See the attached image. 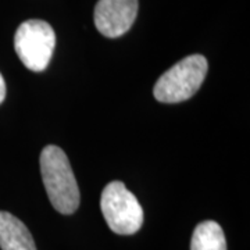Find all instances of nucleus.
<instances>
[{
    "mask_svg": "<svg viewBox=\"0 0 250 250\" xmlns=\"http://www.w3.org/2000/svg\"><path fill=\"white\" fill-rule=\"evenodd\" d=\"M41 172L47 196L62 214H72L80 206V189L67 154L49 145L41 153Z\"/></svg>",
    "mask_w": 250,
    "mask_h": 250,
    "instance_id": "nucleus-1",
    "label": "nucleus"
},
{
    "mask_svg": "<svg viewBox=\"0 0 250 250\" xmlns=\"http://www.w3.org/2000/svg\"><path fill=\"white\" fill-rule=\"evenodd\" d=\"M208 64L205 56L192 54L174 64L161 75L153 95L161 103H179L192 98L203 83Z\"/></svg>",
    "mask_w": 250,
    "mask_h": 250,
    "instance_id": "nucleus-2",
    "label": "nucleus"
},
{
    "mask_svg": "<svg viewBox=\"0 0 250 250\" xmlns=\"http://www.w3.org/2000/svg\"><path fill=\"white\" fill-rule=\"evenodd\" d=\"M100 208L108 228L114 233L132 235L142 227V206L120 181H113L103 189Z\"/></svg>",
    "mask_w": 250,
    "mask_h": 250,
    "instance_id": "nucleus-3",
    "label": "nucleus"
},
{
    "mask_svg": "<svg viewBox=\"0 0 250 250\" xmlns=\"http://www.w3.org/2000/svg\"><path fill=\"white\" fill-rule=\"evenodd\" d=\"M56 47V34L42 20L24 21L16 31L14 49L28 70L41 72L47 68Z\"/></svg>",
    "mask_w": 250,
    "mask_h": 250,
    "instance_id": "nucleus-4",
    "label": "nucleus"
},
{
    "mask_svg": "<svg viewBox=\"0 0 250 250\" xmlns=\"http://www.w3.org/2000/svg\"><path fill=\"white\" fill-rule=\"evenodd\" d=\"M138 0H99L95 7V25L106 38H118L134 25Z\"/></svg>",
    "mask_w": 250,
    "mask_h": 250,
    "instance_id": "nucleus-5",
    "label": "nucleus"
},
{
    "mask_svg": "<svg viewBox=\"0 0 250 250\" xmlns=\"http://www.w3.org/2000/svg\"><path fill=\"white\" fill-rule=\"evenodd\" d=\"M0 249L36 250L34 238L25 224L7 211H0Z\"/></svg>",
    "mask_w": 250,
    "mask_h": 250,
    "instance_id": "nucleus-6",
    "label": "nucleus"
},
{
    "mask_svg": "<svg viewBox=\"0 0 250 250\" xmlns=\"http://www.w3.org/2000/svg\"><path fill=\"white\" fill-rule=\"evenodd\" d=\"M190 250H227L223 228L215 221H203L192 235Z\"/></svg>",
    "mask_w": 250,
    "mask_h": 250,
    "instance_id": "nucleus-7",
    "label": "nucleus"
},
{
    "mask_svg": "<svg viewBox=\"0 0 250 250\" xmlns=\"http://www.w3.org/2000/svg\"><path fill=\"white\" fill-rule=\"evenodd\" d=\"M4 98H6V82H4L1 74H0V104L3 103Z\"/></svg>",
    "mask_w": 250,
    "mask_h": 250,
    "instance_id": "nucleus-8",
    "label": "nucleus"
}]
</instances>
